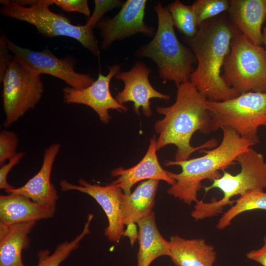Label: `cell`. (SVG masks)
Returning a JSON list of instances; mask_svg holds the SVG:
<instances>
[{
  "label": "cell",
  "instance_id": "6da1fadb",
  "mask_svg": "<svg viewBox=\"0 0 266 266\" xmlns=\"http://www.w3.org/2000/svg\"><path fill=\"white\" fill-rule=\"evenodd\" d=\"M177 87L174 103L157 108V112L164 117L155 122L154 129L159 134L157 151L174 145L177 147L175 161H181L189 159L197 150L216 147L217 141L211 138L197 147L191 145V138L197 131L204 134L214 131L212 117L205 105L206 98L190 81Z\"/></svg>",
  "mask_w": 266,
  "mask_h": 266
},
{
  "label": "cell",
  "instance_id": "7a4b0ae2",
  "mask_svg": "<svg viewBox=\"0 0 266 266\" xmlns=\"http://www.w3.org/2000/svg\"><path fill=\"white\" fill-rule=\"evenodd\" d=\"M235 29L226 18L215 17L201 24L193 37L186 38L197 62L189 81L207 100L225 101L239 95L221 74Z\"/></svg>",
  "mask_w": 266,
  "mask_h": 266
},
{
  "label": "cell",
  "instance_id": "3957f363",
  "mask_svg": "<svg viewBox=\"0 0 266 266\" xmlns=\"http://www.w3.org/2000/svg\"><path fill=\"white\" fill-rule=\"evenodd\" d=\"M222 130L221 143L212 149L200 150L205 153L202 156L181 161H166V166H178L181 168L178 173L168 171L175 183L168 189V194L189 205L196 203L198 200V192L202 187V181L206 179L213 181L220 178L222 176L220 170H225L235 164L240 154L254 145L232 129L224 127Z\"/></svg>",
  "mask_w": 266,
  "mask_h": 266
},
{
  "label": "cell",
  "instance_id": "277c9868",
  "mask_svg": "<svg viewBox=\"0 0 266 266\" xmlns=\"http://www.w3.org/2000/svg\"><path fill=\"white\" fill-rule=\"evenodd\" d=\"M154 9L158 18L157 30L151 41L136 50L135 55L156 64L163 83L173 81L178 86L189 81L196 58L191 49L178 40L167 7L159 2Z\"/></svg>",
  "mask_w": 266,
  "mask_h": 266
},
{
  "label": "cell",
  "instance_id": "5b68a950",
  "mask_svg": "<svg viewBox=\"0 0 266 266\" xmlns=\"http://www.w3.org/2000/svg\"><path fill=\"white\" fill-rule=\"evenodd\" d=\"M0 14L28 23L46 37H71L78 41L95 56H99L98 41L93 29L84 25H74L61 14L52 12L49 7L54 0H0Z\"/></svg>",
  "mask_w": 266,
  "mask_h": 266
},
{
  "label": "cell",
  "instance_id": "8992f818",
  "mask_svg": "<svg viewBox=\"0 0 266 266\" xmlns=\"http://www.w3.org/2000/svg\"><path fill=\"white\" fill-rule=\"evenodd\" d=\"M236 161L241 167L238 173L233 175L223 170L220 178L203 187L206 193L212 189H218L223 196L210 202L198 200L191 212L194 219L198 220L216 216L223 212L224 206L235 202L231 200L232 197L241 196L249 190L264 191L266 188V162L261 153L250 147L240 154Z\"/></svg>",
  "mask_w": 266,
  "mask_h": 266
},
{
  "label": "cell",
  "instance_id": "52a82bcc",
  "mask_svg": "<svg viewBox=\"0 0 266 266\" xmlns=\"http://www.w3.org/2000/svg\"><path fill=\"white\" fill-rule=\"evenodd\" d=\"M222 69L226 84L238 94L249 91L266 93L265 50L236 28Z\"/></svg>",
  "mask_w": 266,
  "mask_h": 266
},
{
  "label": "cell",
  "instance_id": "ba28073f",
  "mask_svg": "<svg viewBox=\"0 0 266 266\" xmlns=\"http://www.w3.org/2000/svg\"><path fill=\"white\" fill-rule=\"evenodd\" d=\"M205 105L214 131L229 128L254 145L260 142L258 129L266 124V93L249 91L225 101L207 100Z\"/></svg>",
  "mask_w": 266,
  "mask_h": 266
},
{
  "label": "cell",
  "instance_id": "9c48e42d",
  "mask_svg": "<svg viewBox=\"0 0 266 266\" xmlns=\"http://www.w3.org/2000/svg\"><path fill=\"white\" fill-rule=\"evenodd\" d=\"M1 82L3 126L7 128L35 108L41 99L44 87L40 74L29 69L14 57Z\"/></svg>",
  "mask_w": 266,
  "mask_h": 266
},
{
  "label": "cell",
  "instance_id": "30bf717a",
  "mask_svg": "<svg viewBox=\"0 0 266 266\" xmlns=\"http://www.w3.org/2000/svg\"><path fill=\"white\" fill-rule=\"evenodd\" d=\"M7 46L14 57L30 70L39 74H49L58 78L70 87L82 89L95 81L90 74L75 70V60L71 57L58 58L49 50L35 51L15 44L6 36Z\"/></svg>",
  "mask_w": 266,
  "mask_h": 266
},
{
  "label": "cell",
  "instance_id": "8fae6325",
  "mask_svg": "<svg viewBox=\"0 0 266 266\" xmlns=\"http://www.w3.org/2000/svg\"><path fill=\"white\" fill-rule=\"evenodd\" d=\"M146 0H127L112 18L102 19L96 27L100 30L101 48L105 50L116 40H123L137 33L154 35V28L144 21Z\"/></svg>",
  "mask_w": 266,
  "mask_h": 266
},
{
  "label": "cell",
  "instance_id": "7c38bea8",
  "mask_svg": "<svg viewBox=\"0 0 266 266\" xmlns=\"http://www.w3.org/2000/svg\"><path fill=\"white\" fill-rule=\"evenodd\" d=\"M108 68L109 72L106 75L100 72L98 79L86 88L77 89L68 86L63 90L65 103L81 104L90 107L98 115L100 121L105 124L111 118L109 110L120 112L128 110L126 106L113 97L110 90L111 80L121 70V65L114 64Z\"/></svg>",
  "mask_w": 266,
  "mask_h": 266
},
{
  "label": "cell",
  "instance_id": "4fadbf2b",
  "mask_svg": "<svg viewBox=\"0 0 266 266\" xmlns=\"http://www.w3.org/2000/svg\"><path fill=\"white\" fill-rule=\"evenodd\" d=\"M60 186L64 192L78 191L94 198L103 210L108 220V226L104 230L105 235L110 241H119L123 236L125 225L122 210V197L124 192L121 188L114 182L101 186L91 184L82 179L78 180V184L62 180Z\"/></svg>",
  "mask_w": 266,
  "mask_h": 266
},
{
  "label": "cell",
  "instance_id": "5bb4252c",
  "mask_svg": "<svg viewBox=\"0 0 266 266\" xmlns=\"http://www.w3.org/2000/svg\"><path fill=\"white\" fill-rule=\"evenodd\" d=\"M151 69L145 64L137 62L128 71H120L115 76V79L122 81L123 90L117 93L115 98L120 103L133 102V108L139 115L141 108L144 115L151 117L152 111L150 99L157 98L168 100L169 95L157 91L151 85L149 75Z\"/></svg>",
  "mask_w": 266,
  "mask_h": 266
},
{
  "label": "cell",
  "instance_id": "9a60e30c",
  "mask_svg": "<svg viewBox=\"0 0 266 266\" xmlns=\"http://www.w3.org/2000/svg\"><path fill=\"white\" fill-rule=\"evenodd\" d=\"M156 143L157 139L153 135L150 139L145 155L138 163L129 168H116L111 172L112 176L117 178L113 182L121 188L125 194H131L132 188L141 181L152 179L164 181L171 186L175 184V180L159 162Z\"/></svg>",
  "mask_w": 266,
  "mask_h": 266
},
{
  "label": "cell",
  "instance_id": "2e32d148",
  "mask_svg": "<svg viewBox=\"0 0 266 266\" xmlns=\"http://www.w3.org/2000/svg\"><path fill=\"white\" fill-rule=\"evenodd\" d=\"M60 148L59 143H54L47 147L44 150L41 166L37 173L23 186L5 192L8 194H20L35 202L56 208L59 195L51 181V175Z\"/></svg>",
  "mask_w": 266,
  "mask_h": 266
},
{
  "label": "cell",
  "instance_id": "e0dca14e",
  "mask_svg": "<svg viewBox=\"0 0 266 266\" xmlns=\"http://www.w3.org/2000/svg\"><path fill=\"white\" fill-rule=\"evenodd\" d=\"M55 208L39 203L17 193L0 196V224H13L51 218Z\"/></svg>",
  "mask_w": 266,
  "mask_h": 266
},
{
  "label": "cell",
  "instance_id": "ac0fdd59",
  "mask_svg": "<svg viewBox=\"0 0 266 266\" xmlns=\"http://www.w3.org/2000/svg\"><path fill=\"white\" fill-rule=\"evenodd\" d=\"M228 11L233 25L253 43L261 46L266 0H232Z\"/></svg>",
  "mask_w": 266,
  "mask_h": 266
},
{
  "label": "cell",
  "instance_id": "d6986e66",
  "mask_svg": "<svg viewBox=\"0 0 266 266\" xmlns=\"http://www.w3.org/2000/svg\"><path fill=\"white\" fill-rule=\"evenodd\" d=\"M170 255L177 266H213L216 259L214 247L204 239H185L179 235L170 237Z\"/></svg>",
  "mask_w": 266,
  "mask_h": 266
},
{
  "label": "cell",
  "instance_id": "ffe728a7",
  "mask_svg": "<svg viewBox=\"0 0 266 266\" xmlns=\"http://www.w3.org/2000/svg\"><path fill=\"white\" fill-rule=\"evenodd\" d=\"M139 249L137 266H149L157 258L170 255V244L160 233L153 211L137 223Z\"/></svg>",
  "mask_w": 266,
  "mask_h": 266
},
{
  "label": "cell",
  "instance_id": "44dd1931",
  "mask_svg": "<svg viewBox=\"0 0 266 266\" xmlns=\"http://www.w3.org/2000/svg\"><path fill=\"white\" fill-rule=\"evenodd\" d=\"M35 222L10 226L0 224V266H25L22 252L30 245L29 234Z\"/></svg>",
  "mask_w": 266,
  "mask_h": 266
},
{
  "label": "cell",
  "instance_id": "7402d4cb",
  "mask_svg": "<svg viewBox=\"0 0 266 266\" xmlns=\"http://www.w3.org/2000/svg\"><path fill=\"white\" fill-rule=\"evenodd\" d=\"M159 181H143L131 194H123L122 210L125 225L136 224L153 211Z\"/></svg>",
  "mask_w": 266,
  "mask_h": 266
},
{
  "label": "cell",
  "instance_id": "603a6c76",
  "mask_svg": "<svg viewBox=\"0 0 266 266\" xmlns=\"http://www.w3.org/2000/svg\"><path fill=\"white\" fill-rule=\"evenodd\" d=\"M235 202L220 218L216 225L217 229H225L242 213L257 209L266 210V193L264 191L249 190L240 196Z\"/></svg>",
  "mask_w": 266,
  "mask_h": 266
},
{
  "label": "cell",
  "instance_id": "cb8c5ba5",
  "mask_svg": "<svg viewBox=\"0 0 266 266\" xmlns=\"http://www.w3.org/2000/svg\"><path fill=\"white\" fill-rule=\"evenodd\" d=\"M93 218L94 215L90 214L82 232L71 241L58 244L52 254L47 249L39 251L37 253L38 263L36 266H59L73 251L78 248L81 240L90 233V226Z\"/></svg>",
  "mask_w": 266,
  "mask_h": 266
},
{
  "label": "cell",
  "instance_id": "d4e9b609",
  "mask_svg": "<svg viewBox=\"0 0 266 266\" xmlns=\"http://www.w3.org/2000/svg\"><path fill=\"white\" fill-rule=\"evenodd\" d=\"M166 7L174 27L186 38L193 37L197 33L199 28L192 5H186L180 1L176 0Z\"/></svg>",
  "mask_w": 266,
  "mask_h": 266
},
{
  "label": "cell",
  "instance_id": "484cf974",
  "mask_svg": "<svg viewBox=\"0 0 266 266\" xmlns=\"http://www.w3.org/2000/svg\"><path fill=\"white\" fill-rule=\"evenodd\" d=\"M198 26L205 21L228 11L230 1L227 0H197L192 5Z\"/></svg>",
  "mask_w": 266,
  "mask_h": 266
},
{
  "label": "cell",
  "instance_id": "4316f807",
  "mask_svg": "<svg viewBox=\"0 0 266 266\" xmlns=\"http://www.w3.org/2000/svg\"><path fill=\"white\" fill-rule=\"evenodd\" d=\"M18 136L14 132L2 130L0 132V166L13 158L17 153Z\"/></svg>",
  "mask_w": 266,
  "mask_h": 266
},
{
  "label": "cell",
  "instance_id": "83f0119b",
  "mask_svg": "<svg viewBox=\"0 0 266 266\" xmlns=\"http://www.w3.org/2000/svg\"><path fill=\"white\" fill-rule=\"evenodd\" d=\"M124 3L123 1L119 0H95L94 10L86 25L93 29L106 12L122 7Z\"/></svg>",
  "mask_w": 266,
  "mask_h": 266
},
{
  "label": "cell",
  "instance_id": "f1b7e54d",
  "mask_svg": "<svg viewBox=\"0 0 266 266\" xmlns=\"http://www.w3.org/2000/svg\"><path fill=\"white\" fill-rule=\"evenodd\" d=\"M54 4L67 12H77L90 17L91 11L87 0H54Z\"/></svg>",
  "mask_w": 266,
  "mask_h": 266
},
{
  "label": "cell",
  "instance_id": "f546056e",
  "mask_svg": "<svg viewBox=\"0 0 266 266\" xmlns=\"http://www.w3.org/2000/svg\"><path fill=\"white\" fill-rule=\"evenodd\" d=\"M25 153L23 152L18 153L12 159L8 160V163L0 166V189L6 191L14 187L7 182V176L14 166L17 165L24 157Z\"/></svg>",
  "mask_w": 266,
  "mask_h": 266
},
{
  "label": "cell",
  "instance_id": "4dcf8cb0",
  "mask_svg": "<svg viewBox=\"0 0 266 266\" xmlns=\"http://www.w3.org/2000/svg\"><path fill=\"white\" fill-rule=\"evenodd\" d=\"M5 36L2 34L0 37V80L2 81L5 71L9 65L12 61L14 56L9 52Z\"/></svg>",
  "mask_w": 266,
  "mask_h": 266
},
{
  "label": "cell",
  "instance_id": "1f68e13d",
  "mask_svg": "<svg viewBox=\"0 0 266 266\" xmlns=\"http://www.w3.org/2000/svg\"><path fill=\"white\" fill-rule=\"evenodd\" d=\"M246 257L263 266H266V235L264 237V245L258 250H253L246 254Z\"/></svg>",
  "mask_w": 266,
  "mask_h": 266
},
{
  "label": "cell",
  "instance_id": "d6a6232c",
  "mask_svg": "<svg viewBox=\"0 0 266 266\" xmlns=\"http://www.w3.org/2000/svg\"><path fill=\"white\" fill-rule=\"evenodd\" d=\"M127 228L124 230L123 235L128 237L132 245L135 242L138 236V230H137L136 223L130 224L126 225Z\"/></svg>",
  "mask_w": 266,
  "mask_h": 266
},
{
  "label": "cell",
  "instance_id": "836d02e7",
  "mask_svg": "<svg viewBox=\"0 0 266 266\" xmlns=\"http://www.w3.org/2000/svg\"><path fill=\"white\" fill-rule=\"evenodd\" d=\"M263 33V43L265 45V53H266V26L264 28L263 32H262Z\"/></svg>",
  "mask_w": 266,
  "mask_h": 266
},
{
  "label": "cell",
  "instance_id": "e575fe53",
  "mask_svg": "<svg viewBox=\"0 0 266 266\" xmlns=\"http://www.w3.org/2000/svg\"><path fill=\"white\" fill-rule=\"evenodd\" d=\"M265 126H266V125H265Z\"/></svg>",
  "mask_w": 266,
  "mask_h": 266
}]
</instances>
